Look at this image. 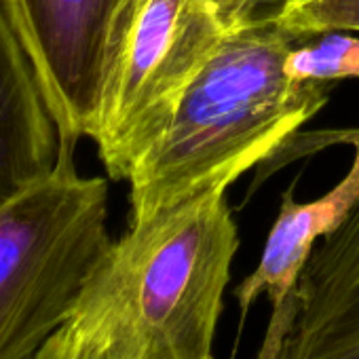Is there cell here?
Returning a JSON list of instances; mask_svg holds the SVG:
<instances>
[{
    "instance_id": "cell-1",
    "label": "cell",
    "mask_w": 359,
    "mask_h": 359,
    "mask_svg": "<svg viewBox=\"0 0 359 359\" xmlns=\"http://www.w3.org/2000/svg\"><path fill=\"white\" fill-rule=\"evenodd\" d=\"M304 39L279 24L229 32L187 87L169 125L129 175V220L266 163L330 100V83L294 81L287 53Z\"/></svg>"
},
{
    "instance_id": "cell-2",
    "label": "cell",
    "mask_w": 359,
    "mask_h": 359,
    "mask_svg": "<svg viewBox=\"0 0 359 359\" xmlns=\"http://www.w3.org/2000/svg\"><path fill=\"white\" fill-rule=\"evenodd\" d=\"M220 180L212 187L129 220L102 264L146 348L167 359H214L224 290L239 231Z\"/></svg>"
},
{
    "instance_id": "cell-3",
    "label": "cell",
    "mask_w": 359,
    "mask_h": 359,
    "mask_svg": "<svg viewBox=\"0 0 359 359\" xmlns=\"http://www.w3.org/2000/svg\"><path fill=\"white\" fill-rule=\"evenodd\" d=\"M74 148L62 142L55 169L0 210V359H34L114 243L108 182L76 171Z\"/></svg>"
},
{
    "instance_id": "cell-4",
    "label": "cell",
    "mask_w": 359,
    "mask_h": 359,
    "mask_svg": "<svg viewBox=\"0 0 359 359\" xmlns=\"http://www.w3.org/2000/svg\"><path fill=\"white\" fill-rule=\"evenodd\" d=\"M224 36L212 0H137L91 137L112 180H129Z\"/></svg>"
},
{
    "instance_id": "cell-5",
    "label": "cell",
    "mask_w": 359,
    "mask_h": 359,
    "mask_svg": "<svg viewBox=\"0 0 359 359\" xmlns=\"http://www.w3.org/2000/svg\"><path fill=\"white\" fill-rule=\"evenodd\" d=\"M137 0H3L64 144L93 137Z\"/></svg>"
},
{
    "instance_id": "cell-6",
    "label": "cell",
    "mask_w": 359,
    "mask_h": 359,
    "mask_svg": "<svg viewBox=\"0 0 359 359\" xmlns=\"http://www.w3.org/2000/svg\"><path fill=\"white\" fill-rule=\"evenodd\" d=\"M258 359H359V199L271 311Z\"/></svg>"
},
{
    "instance_id": "cell-7",
    "label": "cell",
    "mask_w": 359,
    "mask_h": 359,
    "mask_svg": "<svg viewBox=\"0 0 359 359\" xmlns=\"http://www.w3.org/2000/svg\"><path fill=\"white\" fill-rule=\"evenodd\" d=\"M332 142H348L355 146L348 173L330 193L309 203H298L292 189L283 193L279 216L266 237L260 262L254 273L248 275L235 290V298L239 300L243 315L260 296H269L273 309L283 306L296 292L300 275L315 245L342 222V218L359 199V131H317L304 137L292 135L273 154L279 156V161L271 165L266 173L296 156L317 152Z\"/></svg>"
},
{
    "instance_id": "cell-8",
    "label": "cell",
    "mask_w": 359,
    "mask_h": 359,
    "mask_svg": "<svg viewBox=\"0 0 359 359\" xmlns=\"http://www.w3.org/2000/svg\"><path fill=\"white\" fill-rule=\"evenodd\" d=\"M60 154L55 116L0 0V210L49 175Z\"/></svg>"
},
{
    "instance_id": "cell-9",
    "label": "cell",
    "mask_w": 359,
    "mask_h": 359,
    "mask_svg": "<svg viewBox=\"0 0 359 359\" xmlns=\"http://www.w3.org/2000/svg\"><path fill=\"white\" fill-rule=\"evenodd\" d=\"M110 292L100 275H95L74 315L47 340L34 359H95L110 321Z\"/></svg>"
},
{
    "instance_id": "cell-10",
    "label": "cell",
    "mask_w": 359,
    "mask_h": 359,
    "mask_svg": "<svg viewBox=\"0 0 359 359\" xmlns=\"http://www.w3.org/2000/svg\"><path fill=\"white\" fill-rule=\"evenodd\" d=\"M285 72L294 81L359 79V36H353V32H323L304 39L287 53Z\"/></svg>"
},
{
    "instance_id": "cell-11",
    "label": "cell",
    "mask_w": 359,
    "mask_h": 359,
    "mask_svg": "<svg viewBox=\"0 0 359 359\" xmlns=\"http://www.w3.org/2000/svg\"><path fill=\"white\" fill-rule=\"evenodd\" d=\"M277 24L298 39L323 32L359 34V0H292Z\"/></svg>"
},
{
    "instance_id": "cell-12",
    "label": "cell",
    "mask_w": 359,
    "mask_h": 359,
    "mask_svg": "<svg viewBox=\"0 0 359 359\" xmlns=\"http://www.w3.org/2000/svg\"><path fill=\"white\" fill-rule=\"evenodd\" d=\"M292 0H212L224 32L277 24Z\"/></svg>"
},
{
    "instance_id": "cell-13",
    "label": "cell",
    "mask_w": 359,
    "mask_h": 359,
    "mask_svg": "<svg viewBox=\"0 0 359 359\" xmlns=\"http://www.w3.org/2000/svg\"><path fill=\"white\" fill-rule=\"evenodd\" d=\"M146 359H167V357H163V355H158V353H150V351L146 348Z\"/></svg>"
}]
</instances>
